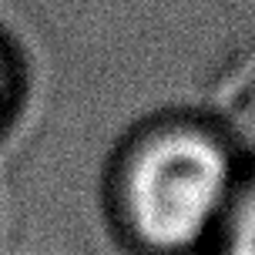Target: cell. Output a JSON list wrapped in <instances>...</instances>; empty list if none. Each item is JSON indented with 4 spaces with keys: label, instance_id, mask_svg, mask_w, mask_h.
<instances>
[{
    "label": "cell",
    "instance_id": "1",
    "mask_svg": "<svg viewBox=\"0 0 255 255\" xmlns=\"http://www.w3.org/2000/svg\"><path fill=\"white\" fill-rule=\"evenodd\" d=\"M235 198V168L222 141L171 131L141 151L131 171V212L144 242L188 249L222 225Z\"/></svg>",
    "mask_w": 255,
    "mask_h": 255
},
{
    "label": "cell",
    "instance_id": "2",
    "mask_svg": "<svg viewBox=\"0 0 255 255\" xmlns=\"http://www.w3.org/2000/svg\"><path fill=\"white\" fill-rule=\"evenodd\" d=\"M225 255H255V175L235 188L229 212L222 218Z\"/></svg>",
    "mask_w": 255,
    "mask_h": 255
}]
</instances>
